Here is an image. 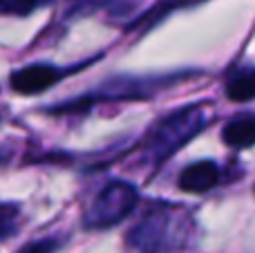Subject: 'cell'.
<instances>
[{
	"label": "cell",
	"mask_w": 255,
	"mask_h": 253,
	"mask_svg": "<svg viewBox=\"0 0 255 253\" xmlns=\"http://www.w3.org/2000/svg\"><path fill=\"white\" fill-rule=\"evenodd\" d=\"M204 108H206L204 103L186 106L159 121L145 134L143 143H141V152H143L145 164H150V166L163 164L186 141H190L195 134L202 132L204 126L208 124V115Z\"/></svg>",
	"instance_id": "6da1fadb"
},
{
	"label": "cell",
	"mask_w": 255,
	"mask_h": 253,
	"mask_svg": "<svg viewBox=\"0 0 255 253\" xmlns=\"http://www.w3.org/2000/svg\"><path fill=\"white\" fill-rule=\"evenodd\" d=\"M136 202H139V191L134 188V184L124 182V179H112L90 202L83 215L85 229L103 231V229L117 227L134 211Z\"/></svg>",
	"instance_id": "7a4b0ae2"
},
{
	"label": "cell",
	"mask_w": 255,
	"mask_h": 253,
	"mask_svg": "<svg viewBox=\"0 0 255 253\" xmlns=\"http://www.w3.org/2000/svg\"><path fill=\"white\" fill-rule=\"evenodd\" d=\"M179 222L168 206H154L128 233V245L141 253H161L177 245Z\"/></svg>",
	"instance_id": "3957f363"
},
{
	"label": "cell",
	"mask_w": 255,
	"mask_h": 253,
	"mask_svg": "<svg viewBox=\"0 0 255 253\" xmlns=\"http://www.w3.org/2000/svg\"><path fill=\"white\" fill-rule=\"evenodd\" d=\"M63 76H65V70L61 67L47 65V63H34V65H25L13 72L9 85L18 94H38L56 85Z\"/></svg>",
	"instance_id": "277c9868"
},
{
	"label": "cell",
	"mask_w": 255,
	"mask_h": 253,
	"mask_svg": "<svg viewBox=\"0 0 255 253\" xmlns=\"http://www.w3.org/2000/svg\"><path fill=\"white\" fill-rule=\"evenodd\" d=\"M220 182L215 161H195L179 173V188L184 193H206Z\"/></svg>",
	"instance_id": "5b68a950"
},
{
	"label": "cell",
	"mask_w": 255,
	"mask_h": 253,
	"mask_svg": "<svg viewBox=\"0 0 255 253\" xmlns=\"http://www.w3.org/2000/svg\"><path fill=\"white\" fill-rule=\"evenodd\" d=\"M222 139L231 148H251L255 146V115H242L229 121L222 130Z\"/></svg>",
	"instance_id": "8992f818"
},
{
	"label": "cell",
	"mask_w": 255,
	"mask_h": 253,
	"mask_svg": "<svg viewBox=\"0 0 255 253\" xmlns=\"http://www.w3.org/2000/svg\"><path fill=\"white\" fill-rule=\"evenodd\" d=\"M226 97L235 103H247L255 99V67H244L226 81Z\"/></svg>",
	"instance_id": "52a82bcc"
},
{
	"label": "cell",
	"mask_w": 255,
	"mask_h": 253,
	"mask_svg": "<svg viewBox=\"0 0 255 253\" xmlns=\"http://www.w3.org/2000/svg\"><path fill=\"white\" fill-rule=\"evenodd\" d=\"M18 229V206L0 202V238H9Z\"/></svg>",
	"instance_id": "ba28073f"
},
{
	"label": "cell",
	"mask_w": 255,
	"mask_h": 253,
	"mask_svg": "<svg viewBox=\"0 0 255 253\" xmlns=\"http://www.w3.org/2000/svg\"><path fill=\"white\" fill-rule=\"evenodd\" d=\"M38 7V0H0L2 16H27Z\"/></svg>",
	"instance_id": "9c48e42d"
},
{
	"label": "cell",
	"mask_w": 255,
	"mask_h": 253,
	"mask_svg": "<svg viewBox=\"0 0 255 253\" xmlns=\"http://www.w3.org/2000/svg\"><path fill=\"white\" fill-rule=\"evenodd\" d=\"M56 249H58V240H54V238H45V240H36V242L25 245L18 253H54Z\"/></svg>",
	"instance_id": "30bf717a"
},
{
	"label": "cell",
	"mask_w": 255,
	"mask_h": 253,
	"mask_svg": "<svg viewBox=\"0 0 255 253\" xmlns=\"http://www.w3.org/2000/svg\"><path fill=\"white\" fill-rule=\"evenodd\" d=\"M43 2H49V0H38V4H43Z\"/></svg>",
	"instance_id": "8fae6325"
}]
</instances>
